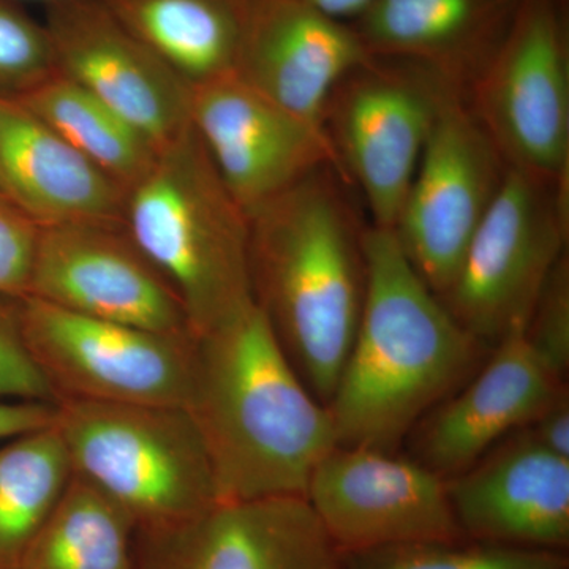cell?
<instances>
[{
	"label": "cell",
	"instance_id": "cell-1",
	"mask_svg": "<svg viewBox=\"0 0 569 569\" xmlns=\"http://www.w3.org/2000/svg\"><path fill=\"white\" fill-rule=\"evenodd\" d=\"M186 410L203 438L219 501L306 497L339 447L329 408L307 388L254 301L193 337Z\"/></svg>",
	"mask_w": 569,
	"mask_h": 569
},
{
	"label": "cell",
	"instance_id": "cell-2",
	"mask_svg": "<svg viewBox=\"0 0 569 569\" xmlns=\"http://www.w3.org/2000/svg\"><path fill=\"white\" fill-rule=\"evenodd\" d=\"M332 167L247 212L254 305L313 396L328 407L366 293L365 231Z\"/></svg>",
	"mask_w": 569,
	"mask_h": 569
},
{
	"label": "cell",
	"instance_id": "cell-3",
	"mask_svg": "<svg viewBox=\"0 0 569 569\" xmlns=\"http://www.w3.org/2000/svg\"><path fill=\"white\" fill-rule=\"evenodd\" d=\"M366 293L328 408L339 447L395 451L477 365L482 343L449 313L388 228L365 231Z\"/></svg>",
	"mask_w": 569,
	"mask_h": 569
},
{
	"label": "cell",
	"instance_id": "cell-4",
	"mask_svg": "<svg viewBox=\"0 0 569 569\" xmlns=\"http://www.w3.org/2000/svg\"><path fill=\"white\" fill-rule=\"evenodd\" d=\"M123 228L203 336L253 301L249 219L192 123L127 192Z\"/></svg>",
	"mask_w": 569,
	"mask_h": 569
},
{
	"label": "cell",
	"instance_id": "cell-5",
	"mask_svg": "<svg viewBox=\"0 0 569 569\" xmlns=\"http://www.w3.org/2000/svg\"><path fill=\"white\" fill-rule=\"evenodd\" d=\"M73 477L133 520L137 531L167 529L219 501L203 438L182 407L56 403Z\"/></svg>",
	"mask_w": 569,
	"mask_h": 569
},
{
	"label": "cell",
	"instance_id": "cell-6",
	"mask_svg": "<svg viewBox=\"0 0 569 569\" xmlns=\"http://www.w3.org/2000/svg\"><path fill=\"white\" fill-rule=\"evenodd\" d=\"M569 189L507 168L451 287L440 296L475 339L527 329L568 241Z\"/></svg>",
	"mask_w": 569,
	"mask_h": 569
},
{
	"label": "cell",
	"instance_id": "cell-7",
	"mask_svg": "<svg viewBox=\"0 0 569 569\" xmlns=\"http://www.w3.org/2000/svg\"><path fill=\"white\" fill-rule=\"evenodd\" d=\"M471 84V111L507 167L569 189L563 0H519L503 40Z\"/></svg>",
	"mask_w": 569,
	"mask_h": 569
},
{
	"label": "cell",
	"instance_id": "cell-8",
	"mask_svg": "<svg viewBox=\"0 0 569 569\" xmlns=\"http://www.w3.org/2000/svg\"><path fill=\"white\" fill-rule=\"evenodd\" d=\"M22 340L56 403L186 407L193 336L97 320L20 299Z\"/></svg>",
	"mask_w": 569,
	"mask_h": 569
},
{
	"label": "cell",
	"instance_id": "cell-9",
	"mask_svg": "<svg viewBox=\"0 0 569 569\" xmlns=\"http://www.w3.org/2000/svg\"><path fill=\"white\" fill-rule=\"evenodd\" d=\"M455 86L417 63L373 58L332 93L326 130L343 173L365 193L373 227L395 230L438 108Z\"/></svg>",
	"mask_w": 569,
	"mask_h": 569
},
{
	"label": "cell",
	"instance_id": "cell-10",
	"mask_svg": "<svg viewBox=\"0 0 569 569\" xmlns=\"http://www.w3.org/2000/svg\"><path fill=\"white\" fill-rule=\"evenodd\" d=\"M507 168L458 89H448L395 227L408 261L438 298L458 274Z\"/></svg>",
	"mask_w": 569,
	"mask_h": 569
},
{
	"label": "cell",
	"instance_id": "cell-11",
	"mask_svg": "<svg viewBox=\"0 0 569 569\" xmlns=\"http://www.w3.org/2000/svg\"><path fill=\"white\" fill-rule=\"evenodd\" d=\"M306 500L342 553L467 538L448 479L395 451L336 447L313 470Z\"/></svg>",
	"mask_w": 569,
	"mask_h": 569
},
{
	"label": "cell",
	"instance_id": "cell-12",
	"mask_svg": "<svg viewBox=\"0 0 569 569\" xmlns=\"http://www.w3.org/2000/svg\"><path fill=\"white\" fill-rule=\"evenodd\" d=\"M26 298L146 331L192 336L178 295L123 224L40 227Z\"/></svg>",
	"mask_w": 569,
	"mask_h": 569
},
{
	"label": "cell",
	"instance_id": "cell-13",
	"mask_svg": "<svg viewBox=\"0 0 569 569\" xmlns=\"http://www.w3.org/2000/svg\"><path fill=\"white\" fill-rule=\"evenodd\" d=\"M190 123L246 213L323 167L343 173L328 132L234 73L190 88Z\"/></svg>",
	"mask_w": 569,
	"mask_h": 569
},
{
	"label": "cell",
	"instance_id": "cell-14",
	"mask_svg": "<svg viewBox=\"0 0 569 569\" xmlns=\"http://www.w3.org/2000/svg\"><path fill=\"white\" fill-rule=\"evenodd\" d=\"M56 69L132 123L157 151L190 127V86L99 0L47 3Z\"/></svg>",
	"mask_w": 569,
	"mask_h": 569
},
{
	"label": "cell",
	"instance_id": "cell-15",
	"mask_svg": "<svg viewBox=\"0 0 569 569\" xmlns=\"http://www.w3.org/2000/svg\"><path fill=\"white\" fill-rule=\"evenodd\" d=\"M137 569H346L306 497L217 501L167 529L137 531Z\"/></svg>",
	"mask_w": 569,
	"mask_h": 569
},
{
	"label": "cell",
	"instance_id": "cell-16",
	"mask_svg": "<svg viewBox=\"0 0 569 569\" xmlns=\"http://www.w3.org/2000/svg\"><path fill=\"white\" fill-rule=\"evenodd\" d=\"M372 59L348 22L299 0H252L234 74L266 99L326 130L332 93Z\"/></svg>",
	"mask_w": 569,
	"mask_h": 569
},
{
	"label": "cell",
	"instance_id": "cell-17",
	"mask_svg": "<svg viewBox=\"0 0 569 569\" xmlns=\"http://www.w3.org/2000/svg\"><path fill=\"white\" fill-rule=\"evenodd\" d=\"M526 331L501 337L477 378L419 422L418 462L440 477H458L501 437L529 427L568 389L530 346Z\"/></svg>",
	"mask_w": 569,
	"mask_h": 569
},
{
	"label": "cell",
	"instance_id": "cell-18",
	"mask_svg": "<svg viewBox=\"0 0 569 569\" xmlns=\"http://www.w3.org/2000/svg\"><path fill=\"white\" fill-rule=\"evenodd\" d=\"M460 530L475 541L515 548L569 546V459L529 432L448 479Z\"/></svg>",
	"mask_w": 569,
	"mask_h": 569
},
{
	"label": "cell",
	"instance_id": "cell-19",
	"mask_svg": "<svg viewBox=\"0 0 569 569\" xmlns=\"http://www.w3.org/2000/svg\"><path fill=\"white\" fill-rule=\"evenodd\" d=\"M0 179L39 227L123 224L126 190L10 97H0Z\"/></svg>",
	"mask_w": 569,
	"mask_h": 569
},
{
	"label": "cell",
	"instance_id": "cell-20",
	"mask_svg": "<svg viewBox=\"0 0 569 569\" xmlns=\"http://www.w3.org/2000/svg\"><path fill=\"white\" fill-rule=\"evenodd\" d=\"M519 0H372L351 22L369 54L473 81L503 40Z\"/></svg>",
	"mask_w": 569,
	"mask_h": 569
},
{
	"label": "cell",
	"instance_id": "cell-21",
	"mask_svg": "<svg viewBox=\"0 0 569 569\" xmlns=\"http://www.w3.org/2000/svg\"><path fill=\"white\" fill-rule=\"evenodd\" d=\"M187 84L234 73L252 0H99Z\"/></svg>",
	"mask_w": 569,
	"mask_h": 569
},
{
	"label": "cell",
	"instance_id": "cell-22",
	"mask_svg": "<svg viewBox=\"0 0 569 569\" xmlns=\"http://www.w3.org/2000/svg\"><path fill=\"white\" fill-rule=\"evenodd\" d=\"M17 100L126 192L156 163L159 151L137 127L59 71Z\"/></svg>",
	"mask_w": 569,
	"mask_h": 569
},
{
	"label": "cell",
	"instance_id": "cell-23",
	"mask_svg": "<svg viewBox=\"0 0 569 569\" xmlns=\"http://www.w3.org/2000/svg\"><path fill=\"white\" fill-rule=\"evenodd\" d=\"M71 477L54 422L0 441V569H21Z\"/></svg>",
	"mask_w": 569,
	"mask_h": 569
},
{
	"label": "cell",
	"instance_id": "cell-24",
	"mask_svg": "<svg viewBox=\"0 0 569 569\" xmlns=\"http://www.w3.org/2000/svg\"><path fill=\"white\" fill-rule=\"evenodd\" d=\"M137 527L110 498L71 477L21 569H137Z\"/></svg>",
	"mask_w": 569,
	"mask_h": 569
},
{
	"label": "cell",
	"instance_id": "cell-25",
	"mask_svg": "<svg viewBox=\"0 0 569 569\" xmlns=\"http://www.w3.org/2000/svg\"><path fill=\"white\" fill-rule=\"evenodd\" d=\"M346 569H568L559 550L515 548L466 538L342 553Z\"/></svg>",
	"mask_w": 569,
	"mask_h": 569
},
{
	"label": "cell",
	"instance_id": "cell-26",
	"mask_svg": "<svg viewBox=\"0 0 569 569\" xmlns=\"http://www.w3.org/2000/svg\"><path fill=\"white\" fill-rule=\"evenodd\" d=\"M54 52L43 21L0 0V97L18 99L52 77Z\"/></svg>",
	"mask_w": 569,
	"mask_h": 569
},
{
	"label": "cell",
	"instance_id": "cell-27",
	"mask_svg": "<svg viewBox=\"0 0 569 569\" xmlns=\"http://www.w3.org/2000/svg\"><path fill=\"white\" fill-rule=\"evenodd\" d=\"M530 346L561 378L569 367V264L568 254L557 261L542 288L529 325Z\"/></svg>",
	"mask_w": 569,
	"mask_h": 569
},
{
	"label": "cell",
	"instance_id": "cell-28",
	"mask_svg": "<svg viewBox=\"0 0 569 569\" xmlns=\"http://www.w3.org/2000/svg\"><path fill=\"white\" fill-rule=\"evenodd\" d=\"M0 402H43L56 406L47 381L22 340L20 299L0 298Z\"/></svg>",
	"mask_w": 569,
	"mask_h": 569
},
{
	"label": "cell",
	"instance_id": "cell-29",
	"mask_svg": "<svg viewBox=\"0 0 569 569\" xmlns=\"http://www.w3.org/2000/svg\"><path fill=\"white\" fill-rule=\"evenodd\" d=\"M39 233L29 213L0 192V298L28 296Z\"/></svg>",
	"mask_w": 569,
	"mask_h": 569
},
{
	"label": "cell",
	"instance_id": "cell-30",
	"mask_svg": "<svg viewBox=\"0 0 569 569\" xmlns=\"http://www.w3.org/2000/svg\"><path fill=\"white\" fill-rule=\"evenodd\" d=\"M529 433L542 448L569 459V399L568 389L529 426Z\"/></svg>",
	"mask_w": 569,
	"mask_h": 569
},
{
	"label": "cell",
	"instance_id": "cell-31",
	"mask_svg": "<svg viewBox=\"0 0 569 569\" xmlns=\"http://www.w3.org/2000/svg\"><path fill=\"white\" fill-rule=\"evenodd\" d=\"M54 417L52 403L0 402V441L51 426Z\"/></svg>",
	"mask_w": 569,
	"mask_h": 569
},
{
	"label": "cell",
	"instance_id": "cell-32",
	"mask_svg": "<svg viewBox=\"0 0 569 569\" xmlns=\"http://www.w3.org/2000/svg\"><path fill=\"white\" fill-rule=\"evenodd\" d=\"M299 2L335 18V20L355 22L365 13L372 0H299Z\"/></svg>",
	"mask_w": 569,
	"mask_h": 569
},
{
	"label": "cell",
	"instance_id": "cell-33",
	"mask_svg": "<svg viewBox=\"0 0 569 569\" xmlns=\"http://www.w3.org/2000/svg\"><path fill=\"white\" fill-rule=\"evenodd\" d=\"M11 2H18V0H11ZM40 2L50 3L54 2V0H40Z\"/></svg>",
	"mask_w": 569,
	"mask_h": 569
},
{
	"label": "cell",
	"instance_id": "cell-34",
	"mask_svg": "<svg viewBox=\"0 0 569 569\" xmlns=\"http://www.w3.org/2000/svg\"><path fill=\"white\" fill-rule=\"evenodd\" d=\"M0 192L6 193V190H3L2 179H0Z\"/></svg>",
	"mask_w": 569,
	"mask_h": 569
}]
</instances>
